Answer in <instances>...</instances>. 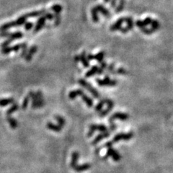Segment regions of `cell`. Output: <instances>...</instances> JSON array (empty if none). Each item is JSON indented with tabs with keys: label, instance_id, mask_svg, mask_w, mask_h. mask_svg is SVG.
Segmentation results:
<instances>
[{
	"label": "cell",
	"instance_id": "ac0fdd59",
	"mask_svg": "<svg viewBox=\"0 0 173 173\" xmlns=\"http://www.w3.org/2000/svg\"><path fill=\"white\" fill-rule=\"evenodd\" d=\"M45 12H46V11L45 10L33 11V12L26 14V15H27L28 18H35V17H38V16H40V15H43Z\"/></svg>",
	"mask_w": 173,
	"mask_h": 173
},
{
	"label": "cell",
	"instance_id": "ba28073f",
	"mask_svg": "<svg viewBox=\"0 0 173 173\" xmlns=\"http://www.w3.org/2000/svg\"><path fill=\"white\" fill-rule=\"evenodd\" d=\"M129 118V115L126 113H120V112H117V113H114L109 118V123H110L111 124H113V121L115 119H119L121 121H126Z\"/></svg>",
	"mask_w": 173,
	"mask_h": 173
},
{
	"label": "cell",
	"instance_id": "ffe728a7",
	"mask_svg": "<svg viewBox=\"0 0 173 173\" xmlns=\"http://www.w3.org/2000/svg\"><path fill=\"white\" fill-rule=\"evenodd\" d=\"M98 68H99V67H97V66H93V67L91 68V69L89 70V71L86 73V74H85V77H86L87 78L91 77H93V76H94L95 74H97Z\"/></svg>",
	"mask_w": 173,
	"mask_h": 173
},
{
	"label": "cell",
	"instance_id": "277c9868",
	"mask_svg": "<svg viewBox=\"0 0 173 173\" xmlns=\"http://www.w3.org/2000/svg\"><path fill=\"white\" fill-rule=\"evenodd\" d=\"M133 136V133L132 132H130V133H118L117 135H115L113 139V142H118V141H121V140H124V141H129V140L131 139L132 137Z\"/></svg>",
	"mask_w": 173,
	"mask_h": 173
},
{
	"label": "cell",
	"instance_id": "8d00e7d4",
	"mask_svg": "<svg viewBox=\"0 0 173 173\" xmlns=\"http://www.w3.org/2000/svg\"><path fill=\"white\" fill-rule=\"evenodd\" d=\"M10 32H2V33L0 34V36L1 37H9L10 35Z\"/></svg>",
	"mask_w": 173,
	"mask_h": 173
},
{
	"label": "cell",
	"instance_id": "484cf974",
	"mask_svg": "<svg viewBox=\"0 0 173 173\" xmlns=\"http://www.w3.org/2000/svg\"><path fill=\"white\" fill-rule=\"evenodd\" d=\"M107 99L102 100H101L100 102L99 103L96 105L95 111L96 112L100 111V110L102 109V107H103L104 105H105V104H107Z\"/></svg>",
	"mask_w": 173,
	"mask_h": 173
},
{
	"label": "cell",
	"instance_id": "d6986e66",
	"mask_svg": "<svg viewBox=\"0 0 173 173\" xmlns=\"http://www.w3.org/2000/svg\"><path fill=\"white\" fill-rule=\"evenodd\" d=\"M7 122L9 123V124H10V127L12 128V129H15L17 127H18V124L15 118H12V117H10V115H8L7 118Z\"/></svg>",
	"mask_w": 173,
	"mask_h": 173
},
{
	"label": "cell",
	"instance_id": "5b68a950",
	"mask_svg": "<svg viewBox=\"0 0 173 173\" xmlns=\"http://www.w3.org/2000/svg\"><path fill=\"white\" fill-rule=\"evenodd\" d=\"M95 131H99L104 133V132L107 131V129L105 126L104 125H96V124H93L90 126V131L88 133V136L90 137L93 135Z\"/></svg>",
	"mask_w": 173,
	"mask_h": 173
},
{
	"label": "cell",
	"instance_id": "30bf717a",
	"mask_svg": "<svg viewBox=\"0 0 173 173\" xmlns=\"http://www.w3.org/2000/svg\"><path fill=\"white\" fill-rule=\"evenodd\" d=\"M107 108H106L105 110H104L102 112H101L100 114V117L106 116V115L108 114L110 111H111L112 109H113V106H114V102H113V101L112 100L107 99Z\"/></svg>",
	"mask_w": 173,
	"mask_h": 173
},
{
	"label": "cell",
	"instance_id": "cb8c5ba5",
	"mask_svg": "<svg viewBox=\"0 0 173 173\" xmlns=\"http://www.w3.org/2000/svg\"><path fill=\"white\" fill-rule=\"evenodd\" d=\"M90 168V165L89 164H85V165H79V166H77L74 169L77 172H82V171L87 170V169H89Z\"/></svg>",
	"mask_w": 173,
	"mask_h": 173
},
{
	"label": "cell",
	"instance_id": "7402d4cb",
	"mask_svg": "<svg viewBox=\"0 0 173 173\" xmlns=\"http://www.w3.org/2000/svg\"><path fill=\"white\" fill-rule=\"evenodd\" d=\"M47 128L50 130H52L54 131L59 132L61 130L62 127H61L59 125H55V124H52V123H48L47 124Z\"/></svg>",
	"mask_w": 173,
	"mask_h": 173
},
{
	"label": "cell",
	"instance_id": "d4e9b609",
	"mask_svg": "<svg viewBox=\"0 0 173 173\" xmlns=\"http://www.w3.org/2000/svg\"><path fill=\"white\" fill-rule=\"evenodd\" d=\"M23 34L21 32H20V31H18V32H14V33H11L10 36H9V38L12 39V40H14L15 39H19V38H23Z\"/></svg>",
	"mask_w": 173,
	"mask_h": 173
},
{
	"label": "cell",
	"instance_id": "836d02e7",
	"mask_svg": "<svg viewBox=\"0 0 173 173\" xmlns=\"http://www.w3.org/2000/svg\"><path fill=\"white\" fill-rule=\"evenodd\" d=\"M151 25H152V29L154 31L157 30H158L159 28H160V24H159L158 22L156 21V20H153Z\"/></svg>",
	"mask_w": 173,
	"mask_h": 173
},
{
	"label": "cell",
	"instance_id": "4fadbf2b",
	"mask_svg": "<svg viewBox=\"0 0 173 173\" xmlns=\"http://www.w3.org/2000/svg\"><path fill=\"white\" fill-rule=\"evenodd\" d=\"M125 20H126L125 18H122V19L121 18V19L118 20L115 24H113V25L111 26V28H110V30L115 31V30H120V29L121 28V25L123 24V23H124Z\"/></svg>",
	"mask_w": 173,
	"mask_h": 173
},
{
	"label": "cell",
	"instance_id": "603a6c76",
	"mask_svg": "<svg viewBox=\"0 0 173 173\" xmlns=\"http://www.w3.org/2000/svg\"><path fill=\"white\" fill-rule=\"evenodd\" d=\"M12 102H14V99L12 97L7 98V99H1L0 100V106L1 107H4V106L10 105Z\"/></svg>",
	"mask_w": 173,
	"mask_h": 173
},
{
	"label": "cell",
	"instance_id": "d6a6232c",
	"mask_svg": "<svg viewBox=\"0 0 173 173\" xmlns=\"http://www.w3.org/2000/svg\"><path fill=\"white\" fill-rule=\"evenodd\" d=\"M96 8H97V11L101 12L104 15H105V16H108L109 15V13H108V12H107V10H106L105 8H104V7H102V6L99 5L98 7H97Z\"/></svg>",
	"mask_w": 173,
	"mask_h": 173
},
{
	"label": "cell",
	"instance_id": "6da1fadb",
	"mask_svg": "<svg viewBox=\"0 0 173 173\" xmlns=\"http://www.w3.org/2000/svg\"><path fill=\"white\" fill-rule=\"evenodd\" d=\"M27 15H25L23 16L20 17L18 20H16L15 21L13 22H10V23H7L4 24L3 25H1L0 27V30L2 31V32H4V31L7 30L11 28H14V27H19V26L23 25L25 24L26 23V20L28 19Z\"/></svg>",
	"mask_w": 173,
	"mask_h": 173
},
{
	"label": "cell",
	"instance_id": "7c38bea8",
	"mask_svg": "<svg viewBox=\"0 0 173 173\" xmlns=\"http://www.w3.org/2000/svg\"><path fill=\"white\" fill-rule=\"evenodd\" d=\"M109 136H110V133H109V132H107V131L100 133V134L98 135L97 136L96 138H95L94 141H93V142H92V144H93V145H95L97 143L100 142V141L101 140H102L103 138H107V137H108Z\"/></svg>",
	"mask_w": 173,
	"mask_h": 173
},
{
	"label": "cell",
	"instance_id": "5bb4252c",
	"mask_svg": "<svg viewBox=\"0 0 173 173\" xmlns=\"http://www.w3.org/2000/svg\"><path fill=\"white\" fill-rule=\"evenodd\" d=\"M84 94L83 90H73L71 93L68 94V97L71 100H74L77 97V96H82Z\"/></svg>",
	"mask_w": 173,
	"mask_h": 173
},
{
	"label": "cell",
	"instance_id": "f546056e",
	"mask_svg": "<svg viewBox=\"0 0 173 173\" xmlns=\"http://www.w3.org/2000/svg\"><path fill=\"white\" fill-rule=\"evenodd\" d=\"M18 107H19L18 105H17V104H14V105H12V107H11L9 109V110L7 111V116H8V115H11V114H12V113H13L14 112L17 111V110H18Z\"/></svg>",
	"mask_w": 173,
	"mask_h": 173
},
{
	"label": "cell",
	"instance_id": "9c48e42d",
	"mask_svg": "<svg viewBox=\"0 0 173 173\" xmlns=\"http://www.w3.org/2000/svg\"><path fill=\"white\" fill-rule=\"evenodd\" d=\"M104 57H105V53L103 51H101V52L98 53L96 55H92V54H89L87 56V58H88L89 60H96L97 61L101 62L102 61V60L104 59Z\"/></svg>",
	"mask_w": 173,
	"mask_h": 173
},
{
	"label": "cell",
	"instance_id": "3957f363",
	"mask_svg": "<svg viewBox=\"0 0 173 173\" xmlns=\"http://www.w3.org/2000/svg\"><path fill=\"white\" fill-rule=\"evenodd\" d=\"M79 82V85H82V86L85 87V89H87V90H88L92 95H93V97H94L95 99H100V95L99 94V93L97 91L94 87H93L92 85H90L88 82H87L85 79H79V82Z\"/></svg>",
	"mask_w": 173,
	"mask_h": 173
},
{
	"label": "cell",
	"instance_id": "52a82bcc",
	"mask_svg": "<svg viewBox=\"0 0 173 173\" xmlns=\"http://www.w3.org/2000/svg\"><path fill=\"white\" fill-rule=\"evenodd\" d=\"M27 48V44L26 43H21V44L15 45V46H12V47H6L3 48L1 50V52L3 54H8L12 51H18L20 48Z\"/></svg>",
	"mask_w": 173,
	"mask_h": 173
},
{
	"label": "cell",
	"instance_id": "f1b7e54d",
	"mask_svg": "<svg viewBox=\"0 0 173 173\" xmlns=\"http://www.w3.org/2000/svg\"><path fill=\"white\" fill-rule=\"evenodd\" d=\"M30 98H31V95H30V94L29 93L27 97H25V100H23V105H22V107H23V110H25V109L27 108L28 105V103H29V100Z\"/></svg>",
	"mask_w": 173,
	"mask_h": 173
},
{
	"label": "cell",
	"instance_id": "4316f807",
	"mask_svg": "<svg viewBox=\"0 0 173 173\" xmlns=\"http://www.w3.org/2000/svg\"><path fill=\"white\" fill-rule=\"evenodd\" d=\"M51 10L52 11H54V12H55L56 15H58V14H59L61 12L62 7H61V5H60V4H54V6H52V7H51Z\"/></svg>",
	"mask_w": 173,
	"mask_h": 173
},
{
	"label": "cell",
	"instance_id": "d590c367",
	"mask_svg": "<svg viewBox=\"0 0 173 173\" xmlns=\"http://www.w3.org/2000/svg\"><path fill=\"white\" fill-rule=\"evenodd\" d=\"M118 74H127V71H126V69H124V68H118V71H116Z\"/></svg>",
	"mask_w": 173,
	"mask_h": 173
},
{
	"label": "cell",
	"instance_id": "83f0119b",
	"mask_svg": "<svg viewBox=\"0 0 173 173\" xmlns=\"http://www.w3.org/2000/svg\"><path fill=\"white\" fill-rule=\"evenodd\" d=\"M98 11L97 10V8H93L92 9V17H93V20L95 23H97L99 20V18H98Z\"/></svg>",
	"mask_w": 173,
	"mask_h": 173
},
{
	"label": "cell",
	"instance_id": "e575fe53",
	"mask_svg": "<svg viewBox=\"0 0 173 173\" xmlns=\"http://www.w3.org/2000/svg\"><path fill=\"white\" fill-rule=\"evenodd\" d=\"M32 27H33V24L31 22H28V23H26L25 24V28L26 30H30L32 28Z\"/></svg>",
	"mask_w": 173,
	"mask_h": 173
},
{
	"label": "cell",
	"instance_id": "8fae6325",
	"mask_svg": "<svg viewBox=\"0 0 173 173\" xmlns=\"http://www.w3.org/2000/svg\"><path fill=\"white\" fill-rule=\"evenodd\" d=\"M107 157H111L115 161H118V160H120V159H121L120 154L112 147H109L108 149H107Z\"/></svg>",
	"mask_w": 173,
	"mask_h": 173
},
{
	"label": "cell",
	"instance_id": "e0dca14e",
	"mask_svg": "<svg viewBox=\"0 0 173 173\" xmlns=\"http://www.w3.org/2000/svg\"><path fill=\"white\" fill-rule=\"evenodd\" d=\"M79 59H80V61H82V64H83V66H85V68L89 67V66H90V63H89V59H88V58L86 56V55H85V52H83L82 54H81Z\"/></svg>",
	"mask_w": 173,
	"mask_h": 173
},
{
	"label": "cell",
	"instance_id": "44dd1931",
	"mask_svg": "<svg viewBox=\"0 0 173 173\" xmlns=\"http://www.w3.org/2000/svg\"><path fill=\"white\" fill-rule=\"evenodd\" d=\"M78 158H79V153L77 152H74V153L72 154V158H71V167L72 168H74V169L77 166V163Z\"/></svg>",
	"mask_w": 173,
	"mask_h": 173
},
{
	"label": "cell",
	"instance_id": "7a4b0ae2",
	"mask_svg": "<svg viewBox=\"0 0 173 173\" xmlns=\"http://www.w3.org/2000/svg\"><path fill=\"white\" fill-rule=\"evenodd\" d=\"M54 15L51 13H46V15H44L43 16L40 17V18L38 20V21H37L36 25H35V28H34V30H33L34 33H36V32H38V31H40V30L42 29V28L44 26L45 21H46V20H51L54 19Z\"/></svg>",
	"mask_w": 173,
	"mask_h": 173
},
{
	"label": "cell",
	"instance_id": "4dcf8cb0",
	"mask_svg": "<svg viewBox=\"0 0 173 173\" xmlns=\"http://www.w3.org/2000/svg\"><path fill=\"white\" fill-rule=\"evenodd\" d=\"M43 105H44V101H43V100H38V101H32V107L36 108V107H42Z\"/></svg>",
	"mask_w": 173,
	"mask_h": 173
},
{
	"label": "cell",
	"instance_id": "8992f818",
	"mask_svg": "<svg viewBox=\"0 0 173 173\" xmlns=\"http://www.w3.org/2000/svg\"><path fill=\"white\" fill-rule=\"evenodd\" d=\"M97 83L101 87L103 86H115L117 85V81L110 79L108 77H106L103 79H97Z\"/></svg>",
	"mask_w": 173,
	"mask_h": 173
},
{
	"label": "cell",
	"instance_id": "1f68e13d",
	"mask_svg": "<svg viewBox=\"0 0 173 173\" xmlns=\"http://www.w3.org/2000/svg\"><path fill=\"white\" fill-rule=\"evenodd\" d=\"M56 120L57 121V122L59 123V125L61 126V127H63L65 125V120L61 116H59V115H56V116L55 117Z\"/></svg>",
	"mask_w": 173,
	"mask_h": 173
},
{
	"label": "cell",
	"instance_id": "2e32d148",
	"mask_svg": "<svg viewBox=\"0 0 173 173\" xmlns=\"http://www.w3.org/2000/svg\"><path fill=\"white\" fill-rule=\"evenodd\" d=\"M36 51H37V46H32V47L30 48V49L28 54L27 55L25 56V60L27 61H30L31 59H32V55H33L34 54H35Z\"/></svg>",
	"mask_w": 173,
	"mask_h": 173
},
{
	"label": "cell",
	"instance_id": "9a60e30c",
	"mask_svg": "<svg viewBox=\"0 0 173 173\" xmlns=\"http://www.w3.org/2000/svg\"><path fill=\"white\" fill-rule=\"evenodd\" d=\"M82 99L83 100L84 102L86 103V105L88 106L89 107H92L93 106V104H94V102H93V99H91V98L90 97H88L86 95L83 94L82 95Z\"/></svg>",
	"mask_w": 173,
	"mask_h": 173
}]
</instances>
